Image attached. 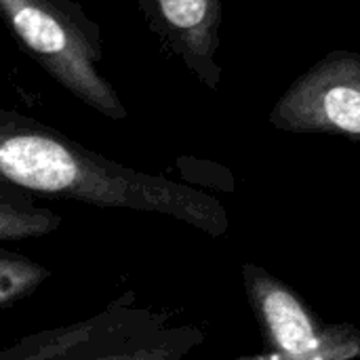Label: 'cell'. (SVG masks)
Listing matches in <instances>:
<instances>
[{"instance_id": "obj_3", "label": "cell", "mask_w": 360, "mask_h": 360, "mask_svg": "<svg viewBox=\"0 0 360 360\" xmlns=\"http://www.w3.org/2000/svg\"><path fill=\"white\" fill-rule=\"evenodd\" d=\"M205 333L135 302L133 293L72 325L44 329L0 350V360H184Z\"/></svg>"}, {"instance_id": "obj_7", "label": "cell", "mask_w": 360, "mask_h": 360, "mask_svg": "<svg viewBox=\"0 0 360 360\" xmlns=\"http://www.w3.org/2000/svg\"><path fill=\"white\" fill-rule=\"evenodd\" d=\"M61 215L46 209L36 196L0 179V243L40 238L61 228Z\"/></svg>"}, {"instance_id": "obj_2", "label": "cell", "mask_w": 360, "mask_h": 360, "mask_svg": "<svg viewBox=\"0 0 360 360\" xmlns=\"http://www.w3.org/2000/svg\"><path fill=\"white\" fill-rule=\"evenodd\" d=\"M0 21L57 84L110 120L127 108L103 76L101 27L74 0H0Z\"/></svg>"}, {"instance_id": "obj_4", "label": "cell", "mask_w": 360, "mask_h": 360, "mask_svg": "<svg viewBox=\"0 0 360 360\" xmlns=\"http://www.w3.org/2000/svg\"><path fill=\"white\" fill-rule=\"evenodd\" d=\"M270 122L283 131L360 139V55L335 51L278 99Z\"/></svg>"}, {"instance_id": "obj_6", "label": "cell", "mask_w": 360, "mask_h": 360, "mask_svg": "<svg viewBox=\"0 0 360 360\" xmlns=\"http://www.w3.org/2000/svg\"><path fill=\"white\" fill-rule=\"evenodd\" d=\"M243 283L270 352L287 356L310 354L338 333L340 325H321L297 293L264 268L245 264Z\"/></svg>"}, {"instance_id": "obj_8", "label": "cell", "mask_w": 360, "mask_h": 360, "mask_svg": "<svg viewBox=\"0 0 360 360\" xmlns=\"http://www.w3.org/2000/svg\"><path fill=\"white\" fill-rule=\"evenodd\" d=\"M51 272L27 255L0 249V310L38 291Z\"/></svg>"}, {"instance_id": "obj_5", "label": "cell", "mask_w": 360, "mask_h": 360, "mask_svg": "<svg viewBox=\"0 0 360 360\" xmlns=\"http://www.w3.org/2000/svg\"><path fill=\"white\" fill-rule=\"evenodd\" d=\"M137 6L160 46L217 89L221 0H137Z\"/></svg>"}, {"instance_id": "obj_1", "label": "cell", "mask_w": 360, "mask_h": 360, "mask_svg": "<svg viewBox=\"0 0 360 360\" xmlns=\"http://www.w3.org/2000/svg\"><path fill=\"white\" fill-rule=\"evenodd\" d=\"M0 179L34 196L173 217L211 236L228 230V213L213 196L114 162L65 133L6 108H0Z\"/></svg>"}, {"instance_id": "obj_9", "label": "cell", "mask_w": 360, "mask_h": 360, "mask_svg": "<svg viewBox=\"0 0 360 360\" xmlns=\"http://www.w3.org/2000/svg\"><path fill=\"white\" fill-rule=\"evenodd\" d=\"M360 356V333L352 325H340L338 333L319 350L310 354H297V356H287V354H257L249 359L240 360H350Z\"/></svg>"}]
</instances>
